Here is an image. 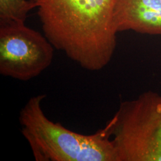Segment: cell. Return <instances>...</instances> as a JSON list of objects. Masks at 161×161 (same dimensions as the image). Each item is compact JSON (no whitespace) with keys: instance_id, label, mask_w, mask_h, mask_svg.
I'll return each instance as SVG.
<instances>
[{"instance_id":"obj_1","label":"cell","mask_w":161,"mask_h":161,"mask_svg":"<svg viewBox=\"0 0 161 161\" xmlns=\"http://www.w3.org/2000/svg\"><path fill=\"white\" fill-rule=\"evenodd\" d=\"M44 35L83 69L98 71L116 46V0H32Z\"/></svg>"},{"instance_id":"obj_2","label":"cell","mask_w":161,"mask_h":161,"mask_svg":"<svg viewBox=\"0 0 161 161\" xmlns=\"http://www.w3.org/2000/svg\"><path fill=\"white\" fill-rule=\"evenodd\" d=\"M40 94L30 98L19 114L21 132L36 161H118L106 127L82 134L49 119Z\"/></svg>"},{"instance_id":"obj_3","label":"cell","mask_w":161,"mask_h":161,"mask_svg":"<svg viewBox=\"0 0 161 161\" xmlns=\"http://www.w3.org/2000/svg\"><path fill=\"white\" fill-rule=\"evenodd\" d=\"M106 127L118 161H161V95L153 92L121 102Z\"/></svg>"},{"instance_id":"obj_4","label":"cell","mask_w":161,"mask_h":161,"mask_svg":"<svg viewBox=\"0 0 161 161\" xmlns=\"http://www.w3.org/2000/svg\"><path fill=\"white\" fill-rule=\"evenodd\" d=\"M54 48L25 22L0 21L1 75L22 81L37 77L52 64Z\"/></svg>"},{"instance_id":"obj_5","label":"cell","mask_w":161,"mask_h":161,"mask_svg":"<svg viewBox=\"0 0 161 161\" xmlns=\"http://www.w3.org/2000/svg\"><path fill=\"white\" fill-rule=\"evenodd\" d=\"M113 16L118 32L161 35V0H116Z\"/></svg>"},{"instance_id":"obj_6","label":"cell","mask_w":161,"mask_h":161,"mask_svg":"<svg viewBox=\"0 0 161 161\" xmlns=\"http://www.w3.org/2000/svg\"><path fill=\"white\" fill-rule=\"evenodd\" d=\"M35 7L32 0H0V21L25 22Z\"/></svg>"}]
</instances>
